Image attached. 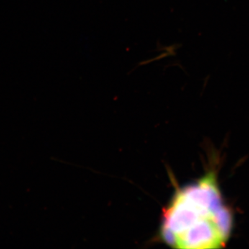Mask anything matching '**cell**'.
<instances>
[{"mask_svg":"<svg viewBox=\"0 0 249 249\" xmlns=\"http://www.w3.org/2000/svg\"><path fill=\"white\" fill-rule=\"evenodd\" d=\"M224 204L215 175L178 191L164 211L161 237L178 249L221 248L231 232L232 217Z\"/></svg>","mask_w":249,"mask_h":249,"instance_id":"6da1fadb","label":"cell"}]
</instances>
